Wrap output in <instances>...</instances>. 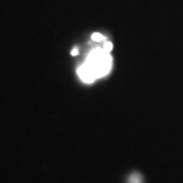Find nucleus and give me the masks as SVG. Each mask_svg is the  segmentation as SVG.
I'll use <instances>...</instances> for the list:
<instances>
[{
    "mask_svg": "<svg viewBox=\"0 0 183 183\" xmlns=\"http://www.w3.org/2000/svg\"><path fill=\"white\" fill-rule=\"evenodd\" d=\"M113 67V58L109 50L96 48L88 53L83 65L77 68V76L85 84H91L100 77L109 75Z\"/></svg>",
    "mask_w": 183,
    "mask_h": 183,
    "instance_id": "obj_1",
    "label": "nucleus"
},
{
    "mask_svg": "<svg viewBox=\"0 0 183 183\" xmlns=\"http://www.w3.org/2000/svg\"><path fill=\"white\" fill-rule=\"evenodd\" d=\"M103 40H104V37L102 34H99V33H94L92 34V41H95V42H100Z\"/></svg>",
    "mask_w": 183,
    "mask_h": 183,
    "instance_id": "obj_2",
    "label": "nucleus"
},
{
    "mask_svg": "<svg viewBox=\"0 0 183 183\" xmlns=\"http://www.w3.org/2000/svg\"><path fill=\"white\" fill-rule=\"evenodd\" d=\"M106 50H109V52H111V49H113V44L111 42H104V46H103Z\"/></svg>",
    "mask_w": 183,
    "mask_h": 183,
    "instance_id": "obj_3",
    "label": "nucleus"
},
{
    "mask_svg": "<svg viewBox=\"0 0 183 183\" xmlns=\"http://www.w3.org/2000/svg\"><path fill=\"white\" fill-rule=\"evenodd\" d=\"M71 54H72V56H76V54H77V49H73L71 52Z\"/></svg>",
    "mask_w": 183,
    "mask_h": 183,
    "instance_id": "obj_4",
    "label": "nucleus"
}]
</instances>
